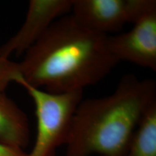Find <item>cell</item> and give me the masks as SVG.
Returning <instances> with one entry per match:
<instances>
[{
	"instance_id": "obj_1",
	"label": "cell",
	"mask_w": 156,
	"mask_h": 156,
	"mask_svg": "<svg viewBox=\"0 0 156 156\" xmlns=\"http://www.w3.org/2000/svg\"><path fill=\"white\" fill-rule=\"evenodd\" d=\"M107 36L64 15L27 50L22 61L0 60V86L5 89L14 81L54 94L83 90L119 62L108 49Z\"/></svg>"
},
{
	"instance_id": "obj_2",
	"label": "cell",
	"mask_w": 156,
	"mask_h": 156,
	"mask_svg": "<svg viewBox=\"0 0 156 156\" xmlns=\"http://www.w3.org/2000/svg\"><path fill=\"white\" fill-rule=\"evenodd\" d=\"M155 105L154 80L124 75L111 95L80 101L70 124L66 156H123Z\"/></svg>"
},
{
	"instance_id": "obj_3",
	"label": "cell",
	"mask_w": 156,
	"mask_h": 156,
	"mask_svg": "<svg viewBox=\"0 0 156 156\" xmlns=\"http://www.w3.org/2000/svg\"><path fill=\"white\" fill-rule=\"evenodd\" d=\"M36 106L37 134L34 147L27 156H55L56 150L65 145L76 108L83 100V90L54 94L23 82Z\"/></svg>"
},
{
	"instance_id": "obj_4",
	"label": "cell",
	"mask_w": 156,
	"mask_h": 156,
	"mask_svg": "<svg viewBox=\"0 0 156 156\" xmlns=\"http://www.w3.org/2000/svg\"><path fill=\"white\" fill-rule=\"evenodd\" d=\"M131 30L107 36L111 54L119 62L126 61L156 70V1L140 0Z\"/></svg>"
},
{
	"instance_id": "obj_5",
	"label": "cell",
	"mask_w": 156,
	"mask_h": 156,
	"mask_svg": "<svg viewBox=\"0 0 156 156\" xmlns=\"http://www.w3.org/2000/svg\"><path fill=\"white\" fill-rule=\"evenodd\" d=\"M73 0H30L25 22L18 32L0 46V60L25 53L56 20L71 11Z\"/></svg>"
},
{
	"instance_id": "obj_6",
	"label": "cell",
	"mask_w": 156,
	"mask_h": 156,
	"mask_svg": "<svg viewBox=\"0 0 156 156\" xmlns=\"http://www.w3.org/2000/svg\"><path fill=\"white\" fill-rule=\"evenodd\" d=\"M136 0H73L72 15L89 30L108 36L132 23Z\"/></svg>"
},
{
	"instance_id": "obj_7",
	"label": "cell",
	"mask_w": 156,
	"mask_h": 156,
	"mask_svg": "<svg viewBox=\"0 0 156 156\" xmlns=\"http://www.w3.org/2000/svg\"><path fill=\"white\" fill-rule=\"evenodd\" d=\"M0 142L23 150L30 142L28 116L12 99L0 90Z\"/></svg>"
},
{
	"instance_id": "obj_8",
	"label": "cell",
	"mask_w": 156,
	"mask_h": 156,
	"mask_svg": "<svg viewBox=\"0 0 156 156\" xmlns=\"http://www.w3.org/2000/svg\"><path fill=\"white\" fill-rule=\"evenodd\" d=\"M123 156H156V105L142 119Z\"/></svg>"
},
{
	"instance_id": "obj_9",
	"label": "cell",
	"mask_w": 156,
	"mask_h": 156,
	"mask_svg": "<svg viewBox=\"0 0 156 156\" xmlns=\"http://www.w3.org/2000/svg\"><path fill=\"white\" fill-rule=\"evenodd\" d=\"M0 156H27L23 150L9 147L0 142Z\"/></svg>"
},
{
	"instance_id": "obj_10",
	"label": "cell",
	"mask_w": 156,
	"mask_h": 156,
	"mask_svg": "<svg viewBox=\"0 0 156 156\" xmlns=\"http://www.w3.org/2000/svg\"></svg>"
}]
</instances>
